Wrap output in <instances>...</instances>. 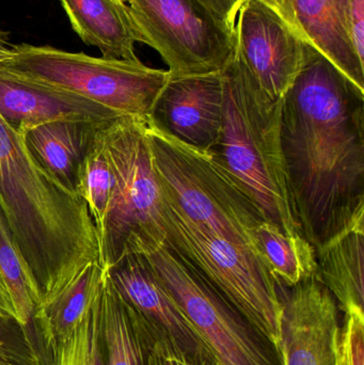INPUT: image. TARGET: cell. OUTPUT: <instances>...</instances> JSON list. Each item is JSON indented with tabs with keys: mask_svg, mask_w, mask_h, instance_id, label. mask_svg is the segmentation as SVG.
<instances>
[{
	"mask_svg": "<svg viewBox=\"0 0 364 365\" xmlns=\"http://www.w3.org/2000/svg\"><path fill=\"white\" fill-rule=\"evenodd\" d=\"M281 143L295 215L314 249L364 221V91L307 41L284 96Z\"/></svg>",
	"mask_w": 364,
	"mask_h": 365,
	"instance_id": "cell-1",
	"label": "cell"
},
{
	"mask_svg": "<svg viewBox=\"0 0 364 365\" xmlns=\"http://www.w3.org/2000/svg\"><path fill=\"white\" fill-rule=\"evenodd\" d=\"M0 208L23 255L40 308L88 264L98 262V231L83 200L34 160L0 115Z\"/></svg>",
	"mask_w": 364,
	"mask_h": 365,
	"instance_id": "cell-2",
	"label": "cell"
},
{
	"mask_svg": "<svg viewBox=\"0 0 364 365\" xmlns=\"http://www.w3.org/2000/svg\"><path fill=\"white\" fill-rule=\"evenodd\" d=\"M224 115L214 151L256 202L265 219L303 235L288 188L281 143L284 100L266 96L233 53L222 70Z\"/></svg>",
	"mask_w": 364,
	"mask_h": 365,
	"instance_id": "cell-3",
	"label": "cell"
},
{
	"mask_svg": "<svg viewBox=\"0 0 364 365\" xmlns=\"http://www.w3.org/2000/svg\"><path fill=\"white\" fill-rule=\"evenodd\" d=\"M147 135L162 195L192 222L263 257L256 233L266 219L217 153L180 141L152 119Z\"/></svg>",
	"mask_w": 364,
	"mask_h": 365,
	"instance_id": "cell-4",
	"label": "cell"
},
{
	"mask_svg": "<svg viewBox=\"0 0 364 365\" xmlns=\"http://www.w3.org/2000/svg\"><path fill=\"white\" fill-rule=\"evenodd\" d=\"M0 70L53 89L98 103L120 117L151 119L170 79L168 70L149 68L140 60L92 57L51 46L19 44Z\"/></svg>",
	"mask_w": 364,
	"mask_h": 365,
	"instance_id": "cell-5",
	"label": "cell"
},
{
	"mask_svg": "<svg viewBox=\"0 0 364 365\" xmlns=\"http://www.w3.org/2000/svg\"><path fill=\"white\" fill-rule=\"evenodd\" d=\"M149 119L122 117L103 128L115 188L98 230V262L104 269L154 240H164L160 223V182L147 135Z\"/></svg>",
	"mask_w": 364,
	"mask_h": 365,
	"instance_id": "cell-6",
	"label": "cell"
},
{
	"mask_svg": "<svg viewBox=\"0 0 364 365\" xmlns=\"http://www.w3.org/2000/svg\"><path fill=\"white\" fill-rule=\"evenodd\" d=\"M160 223L165 240L279 349V287L264 259L192 222L162 193Z\"/></svg>",
	"mask_w": 364,
	"mask_h": 365,
	"instance_id": "cell-7",
	"label": "cell"
},
{
	"mask_svg": "<svg viewBox=\"0 0 364 365\" xmlns=\"http://www.w3.org/2000/svg\"><path fill=\"white\" fill-rule=\"evenodd\" d=\"M143 255L220 365H282L281 353L217 287L166 240Z\"/></svg>",
	"mask_w": 364,
	"mask_h": 365,
	"instance_id": "cell-8",
	"label": "cell"
},
{
	"mask_svg": "<svg viewBox=\"0 0 364 365\" xmlns=\"http://www.w3.org/2000/svg\"><path fill=\"white\" fill-rule=\"evenodd\" d=\"M125 1L137 41L162 56L172 77L220 72L234 53V30L198 0Z\"/></svg>",
	"mask_w": 364,
	"mask_h": 365,
	"instance_id": "cell-9",
	"label": "cell"
},
{
	"mask_svg": "<svg viewBox=\"0 0 364 365\" xmlns=\"http://www.w3.org/2000/svg\"><path fill=\"white\" fill-rule=\"evenodd\" d=\"M234 36L235 53L261 90L284 98L303 68L305 40L263 0H244Z\"/></svg>",
	"mask_w": 364,
	"mask_h": 365,
	"instance_id": "cell-10",
	"label": "cell"
},
{
	"mask_svg": "<svg viewBox=\"0 0 364 365\" xmlns=\"http://www.w3.org/2000/svg\"><path fill=\"white\" fill-rule=\"evenodd\" d=\"M279 295L282 365H337L339 306L331 291L313 276Z\"/></svg>",
	"mask_w": 364,
	"mask_h": 365,
	"instance_id": "cell-11",
	"label": "cell"
},
{
	"mask_svg": "<svg viewBox=\"0 0 364 365\" xmlns=\"http://www.w3.org/2000/svg\"><path fill=\"white\" fill-rule=\"evenodd\" d=\"M105 270L124 302L158 338L194 361L220 364L143 255H128Z\"/></svg>",
	"mask_w": 364,
	"mask_h": 365,
	"instance_id": "cell-12",
	"label": "cell"
},
{
	"mask_svg": "<svg viewBox=\"0 0 364 365\" xmlns=\"http://www.w3.org/2000/svg\"><path fill=\"white\" fill-rule=\"evenodd\" d=\"M224 115L222 71L170 77L151 119L180 141L214 151L219 145Z\"/></svg>",
	"mask_w": 364,
	"mask_h": 365,
	"instance_id": "cell-13",
	"label": "cell"
},
{
	"mask_svg": "<svg viewBox=\"0 0 364 365\" xmlns=\"http://www.w3.org/2000/svg\"><path fill=\"white\" fill-rule=\"evenodd\" d=\"M0 115L16 130L57 121L107 124L122 118L76 94L31 83L2 70Z\"/></svg>",
	"mask_w": 364,
	"mask_h": 365,
	"instance_id": "cell-14",
	"label": "cell"
},
{
	"mask_svg": "<svg viewBox=\"0 0 364 365\" xmlns=\"http://www.w3.org/2000/svg\"><path fill=\"white\" fill-rule=\"evenodd\" d=\"M288 23L364 91V61L350 36L348 0H282Z\"/></svg>",
	"mask_w": 364,
	"mask_h": 365,
	"instance_id": "cell-15",
	"label": "cell"
},
{
	"mask_svg": "<svg viewBox=\"0 0 364 365\" xmlns=\"http://www.w3.org/2000/svg\"><path fill=\"white\" fill-rule=\"evenodd\" d=\"M104 125L106 124L57 121L17 132L21 133L26 147L40 166L62 186L76 193L81 163Z\"/></svg>",
	"mask_w": 364,
	"mask_h": 365,
	"instance_id": "cell-16",
	"label": "cell"
},
{
	"mask_svg": "<svg viewBox=\"0 0 364 365\" xmlns=\"http://www.w3.org/2000/svg\"><path fill=\"white\" fill-rule=\"evenodd\" d=\"M73 29L102 57L137 60L136 32L124 0H60Z\"/></svg>",
	"mask_w": 364,
	"mask_h": 365,
	"instance_id": "cell-17",
	"label": "cell"
},
{
	"mask_svg": "<svg viewBox=\"0 0 364 365\" xmlns=\"http://www.w3.org/2000/svg\"><path fill=\"white\" fill-rule=\"evenodd\" d=\"M100 331L107 365H147L158 338L124 302L105 270L100 297Z\"/></svg>",
	"mask_w": 364,
	"mask_h": 365,
	"instance_id": "cell-18",
	"label": "cell"
},
{
	"mask_svg": "<svg viewBox=\"0 0 364 365\" xmlns=\"http://www.w3.org/2000/svg\"><path fill=\"white\" fill-rule=\"evenodd\" d=\"M316 277L343 312L363 310L364 221L355 223L316 249Z\"/></svg>",
	"mask_w": 364,
	"mask_h": 365,
	"instance_id": "cell-19",
	"label": "cell"
},
{
	"mask_svg": "<svg viewBox=\"0 0 364 365\" xmlns=\"http://www.w3.org/2000/svg\"><path fill=\"white\" fill-rule=\"evenodd\" d=\"M105 269L100 262L88 264L57 296L38 309L33 327L45 349L66 340L81 323L100 295Z\"/></svg>",
	"mask_w": 364,
	"mask_h": 365,
	"instance_id": "cell-20",
	"label": "cell"
},
{
	"mask_svg": "<svg viewBox=\"0 0 364 365\" xmlns=\"http://www.w3.org/2000/svg\"><path fill=\"white\" fill-rule=\"evenodd\" d=\"M256 235L278 287H292L316 276V249L303 235H288L267 220L259 225Z\"/></svg>",
	"mask_w": 364,
	"mask_h": 365,
	"instance_id": "cell-21",
	"label": "cell"
},
{
	"mask_svg": "<svg viewBox=\"0 0 364 365\" xmlns=\"http://www.w3.org/2000/svg\"><path fill=\"white\" fill-rule=\"evenodd\" d=\"M0 278L10 295L17 319L31 329L40 300L23 255L0 208Z\"/></svg>",
	"mask_w": 364,
	"mask_h": 365,
	"instance_id": "cell-22",
	"label": "cell"
},
{
	"mask_svg": "<svg viewBox=\"0 0 364 365\" xmlns=\"http://www.w3.org/2000/svg\"><path fill=\"white\" fill-rule=\"evenodd\" d=\"M104 126L85 153L76 182V193L87 205L96 231L103 225L115 188V175L103 139Z\"/></svg>",
	"mask_w": 364,
	"mask_h": 365,
	"instance_id": "cell-23",
	"label": "cell"
},
{
	"mask_svg": "<svg viewBox=\"0 0 364 365\" xmlns=\"http://www.w3.org/2000/svg\"><path fill=\"white\" fill-rule=\"evenodd\" d=\"M100 292L76 329L60 342L46 347L48 365H107L100 339Z\"/></svg>",
	"mask_w": 364,
	"mask_h": 365,
	"instance_id": "cell-24",
	"label": "cell"
},
{
	"mask_svg": "<svg viewBox=\"0 0 364 365\" xmlns=\"http://www.w3.org/2000/svg\"><path fill=\"white\" fill-rule=\"evenodd\" d=\"M0 362L6 365H47L31 329L16 317L0 312Z\"/></svg>",
	"mask_w": 364,
	"mask_h": 365,
	"instance_id": "cell-25",
	"label": "cell"
},
{
	"mask_svg": "<svg viewBox=\"0 0 364 365\" xmlns=\"http://www.w3.org/2000/svg\"><path fill=\"white\" fill-rule=\"evenodd\" d=\"M344 313L336 344L337 365H364V311L352 308Z\"/></svg>",
	"mask_w": 364,
	"mask_h": 365,
	"instance_id": "cell-26",
	"label": "cell"
},
{
	"mask_svg": "<svg viewBox=\"0 0 364 365\" xmlns=\"http://www.w3.org/2000/svg\"><path fill=\"white\" fill-rule=\"evenodd\" d=\"M147 365H220L209 364V362H197L182 355L175 349L168 340L160 338L156 340L153 349L149 355Z\"/></svg>",
	"mask_w": 364,
	"mask_h": 365,
	"instance_id": "cell-27",
	"label": "cell"
},
{
	"mask_svg": "<svg viewBox=\"0 0 364 365\" xmlns=\"http://www.w3.org/2000/svg\"><path fill=\"white\" fill-rule=\"evenodd\" d=\"M348 16L353 45L364 61V0H348Z\"/></svg>",
	"mask_w": 364,
	"mask_h": 365,
	"instance_id": "cell-28",
	"label": "cell"
},
{
	"mask_svg": "<svg viewBox=\"0 0 364 365\" xmlns=\"http://www.w3.org/2000/svg\"><path fill=\"white\" fill-rule=\"evenodd\" d=\"M218 19H222L231 29L234 30L237 12L244 0H198Z\"/></svg>",
	"mask_w": 364,
	"mask_h": 365,
	"instance_id": "cell-29",
	"label": "cell"
},
{
	"mask_svg": "<svg viewBox=\"0 0 364 365\" xmlns=\"http://www.w3.org/2000/svg\"><path fill=\"white\" fill-rule=\"evenodd\" d=\"M0 312L8 313L13 317H16L12 300H11L10 295H9L1 278H0Z\"/></svg>",
	"mask_w": 364,
	"mask_h": 365,
	"instance_id": "cell-30",
	"label": "cell"
},
{
	"mask_svg": "<svg viewBox=\"0 0 364 365\" xmlns=\"http://www.w3.org/2000/svg\"><path fill=\"white\" fill-rule=\"evenodd\" d=\"M263 1L266 2L269 6L275 9V10L277 11V12L279 13V14L281 15V16L286 21V13H284V2H282V0H263Z\"/></svg>",
	"mask_w": 364,
	"mask_h": 365,
	"instance_id": "cell-31",
	"label": "cell"
},
{
	"mask_svg": "<svg viewBox=\"0 0 364 365\" xmlns=\"http://www.w3.org/2000/svg\"><path fill=\"white\" fill-rule=\"evenodd\" d=\"M11 56H12L11 47H9L8 44H2V43H0V63L8 60Z\"/></svg>",
	"mask_w": 364,
	"mask_h": 365,
	"instance_id": "cell-32",
	"label": "cell"
},
{
	"mask_svg": "<svg viewBox=\"0 0 364 365\" xmlns=\"http://www.w3.org/2000/svg\"><path fill=\"white\" fill-rule=\"evenodd\" d=\"M0 43H2V44H8V43H6V34L1 31H0Z\"/></svg>",
	"mask_w": 364,
	"mask_h": 365,
	"instance_id": "cell-33",
	"label": "cell"
},
{
	"mask_svg": "<svg viewBox=\"0 0 364 365\" xmlns=\"http://www.w3.org/2000/svg\"><path fill=\"white\" fill-rule=\"evenodd\" d=\"M0 365H6V364H2V362H0Z\"/></svg>",
	"mask_w": 364,
	"mask_h": 365,
	"instance_id": "cell-34",
	"label": "cell"
}]
</instances>
